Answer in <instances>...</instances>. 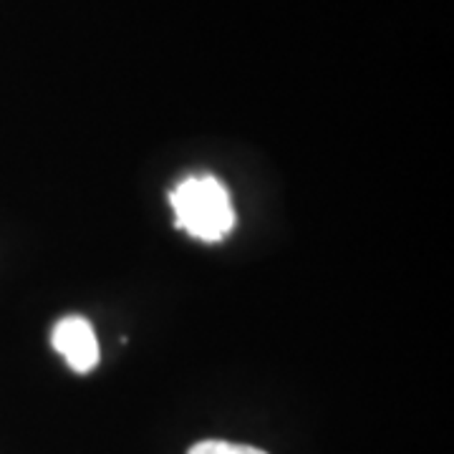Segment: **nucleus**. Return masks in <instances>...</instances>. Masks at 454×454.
Instances as JSON below:
<instances>
[{
	"instance_id": "nucleus-1",
	"label": "nucleus",
	"mask_w": 454,
	"mask_h": 454,
	"mask_svg": "<svg viewBox=\"0 0 454 454\" xmlns=\"http://www.w3.org/2000/svg\"><path fill=\"white\" fill-rule=\"evenodd\" d=\"M177 227L202 243H220L235 227V207L225 184L210 175L179 182L169 195Z\"/></svg>"
},
{
	"instance_id": "nucleus-2",
	"label": "nucleus",
	"mask_w": 454,
	"mask_h": 454,
	"mask_svg": "<svg viewBox=\"0 0 454 454\" xmlns=\"http://www.w3.org/2000/svg\"><path fill=\"white\" fill-rule=\"evenodd\" d=\"M53 348L66 358V364L76 373H89L97 369L98 364V340L94 333V325L83 316H66L53 325L51 333Z\"/></svg>"
},
{
	"instance_id": "nucleus-3",
	"label": "nucleus",
	"mask_w": 454,
	"mask_h": 454,
	"mask_svg": "<svg viewBox=\"0 0 454 454\" xmlns=\"http://www.w3.org/2000/svg\"><path fill=\"white\" fill-rule=\"evenodd\" d=\"M187 454H268L250 447V444H232V442H220V439H207V442H197L195 447Z\"/></svg>"
}]
</instances>
